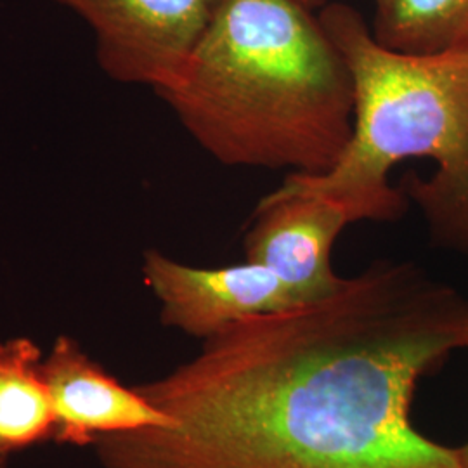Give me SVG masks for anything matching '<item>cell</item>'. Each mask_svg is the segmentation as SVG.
I'll list each match as a JSON object with an SVG mask.
<instances>
[{"label": "cell", "mask_w": 468, "mask_h": 468, "mask_svg": "<svg viewBox=\"0 0 468 468\" xmlns=\"http://www.w3.org/2000/svg\"><path fill=\"white\" fill-rule=\"evenodd\" d=\"M354 84V131L332 170L283 187L340 205L352 224L394 222L417 203L435 247L468 259V48L387 49L349 4L319 9Z\"/></svg>", "instance_id": "3957f363"}, {"label": "cell", "mask_w": 468, "mask_h": 468, "mask_svg": "<svg viewBox=\"0 0 468 468\" xmlns=\"http://www.w3.org/2000/svg\"><path fill=\"white\" fill-rule=\"evenodd\" d=\"M94 34L101 71L158 92L185 71L220 0H50Z\"/></svg>", "instance_id": "277c9868"}, {"label": "cell", "mask_w": 468, "mask_h": 468, "mask_svg": "<svg viewBox=\"0 0 468 468\" xmlns=\"http://www.w3.org/2000/svg\"><path fill=\"white\" fill-rule=\"evenodd\" d=\"M0 468H9V458L0 454Z\"/></svg>", "instance_id": "7c38bea8"}, {"label": "cell", "mask_w": 468, "mask_h": 468, "mask_svg": "<svg viewBox=\"0 0 468 468\" xmlns=\"http://www.w3.org/2000/svg\"><path fill=\"white\" fill-rule=\"evenodd\" d=\"M385 2H387V0H373V4H375V9H377V7H380V5H384Z\"/></svg>", "instance_id": "4fadbf2b"}, {"label": "cell", "mask_w": 468, "mask_h": 468, "mask_svg": "<svg viewBox=\"0 0 468 468\" xmlns=\"http://www.w3.org/2000/svg\"><path fill=\"white\" fill-rule=\"evenodd\" d=\"M454 452H456V458H458L462 468H468V441L463 446L454 448Z\"/></svg>", "instance_id": "30bf717a"}, {"label": "cell", "mask_w": 468, "mask_h": 468, "mask_svg": "<svg viewBox=\"0 0 468 468\" xmlns=\"http://www.w3.org/2000/svg\"><path fill=\"white\" fill-rule=\"evenodd\" d=\"M299 0H220L176 82L154 92L226 167L319 176L354 131V84Z\"/></svg>", "instance_id": "7a4b0ae2"}, {"label": "cell", "mask_w": 468, "mask_h": 468, "mask_svg": "<svg viewBox=\"0 0 468 468\" xmlns=\"http://www.w3.org/2000/svg\"><path fill=\"white\" fill-rule=\"evenodd\" d=\"M371 32L387 49L410 54L467 49L468 0H387Z\"/></svg>", "instance_id": "9c48e42d"}, {"label": "cell", "mask_w": 468, "mask_h": 468, "mask_svg": "<svg viewBox=\"0 0 468 468\" xmlns=\"http://www.w3.org/2000/svg\"><path fill=\"white\" fill-rule=\"evenodd\" d=\"M42 361L44 352L30 336L0 340V454L5 458L54 437Z\"/></svg>", "instance_id": "ba28073f"}, {"label": "cell", "mask_w": 468, "mask_h": 468, "mask_svg": "<svg viewBox=\"0 0 468 468\" xmlns=\"http://www.w3.org/2000/svg\"><path fill=\"white\" fill-rule=\"evenodd\" d=\"M467 349H468V346H467Z\"/></svg>", "instance_id": "5bb4252c"}, {"label": "cell", "mask_w": 468, "mask_h": 468, "mask_svg": "<svg viewBox=\"0 0 468 468\" xmlns=\"http://www.w3.org/2000/svg\"><path fill=\"white\" fill-rule=\"evenodd\" d=\"M302 5H305L307 9H311V11H316V9H321L324 4H326V0H299Z\"/></svg>", "instance_id": "8fae6325"}, {"label": "cell", "mask_w": 468, "mask_h": 468, "mask_svg": "<svg viewBox=\"0 0 468 468\" xmlns=\"http://www.w3.org/2000/svg\"><path fill=\"white\" fill-rule=\"evenodd\" d=\"M42 373L56 420L52 441L58 444L84 448L102 435L172 425V419L134 385L120 384L69 335L56 336L44 356Z\"/></svg>", "instance_id": "52a82bcc"}, {"label": "cell", "mask_w": 468, "mask_h": 468, "mask_svg": "<svg viewBox=\"0 0 468 468\" xmlns=\"http://www.w3.org/2000/svg\"><path fill=\"white\" fill-rule=\"evenodd\" d=\"M141 274L160 303L162 324L201 342L239 319L301 303L269 269L249 261L197 268L148 249Z\"/></svg>", "instance_id": "5b68a950"}, {"label": "cell", "mask_w": 468, "mask_h": 468, "mask_svg": "<svg viewBox=\"0 0 468 468\" xmlns=\"http://www.w3.org/2000/svg\"><path fill=\"white\" fill-rule=\"evenodd\" d=\"M468 297L380 259L326 297L239 319L135 384L170 427L102 435L101 468H462L411 421L420 380L467 349Z\"/></svg>", "instance_id": "6da1fadb"}, {"label": "cell", "mask_w": 468, "mask_h": 468, "mask_svg": "<svg viewBox=\"0 0 468 468\" xmlns=\"http://www.w3.org/2000/svg\"><path fill=\"white\" fill-rule=\"evenodd\" d=\"M347 212L334 201L280 186L251 214L243 236L245 261L269 269L299 302L330 295L342 283L332 250Z\"/></svg>", "instance_id": "8992f818"}]
</instances>
